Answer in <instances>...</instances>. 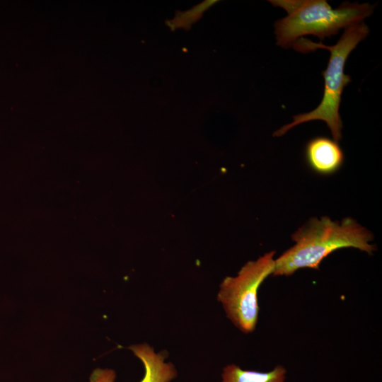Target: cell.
<instances>
[{
  "mask_svg": "<svg viewBox=\"0 0 382 382\" xmlns=\"http://www.w3.org/2000/svg\"><path fill=\"white\" fill-rule=\"evenodd\" d=\"M296 244L275 260L274 276H289L301 268L318 270L320 262L333 251L354 248L372 254L375 246L370 231L351 218L341 224L324 216L313 218L292 235Z\"/></svg>",
  "mask_w": 382,
  "mask_h": 382,
  "instance_id": "1",
  "label": "cell"
},
{
  "mask_svg": "<svg viewBox=\"0 0 382 382\" xmlns=\"http://www.w3.org/2000/svg\"><path fill=\"white\" fill-rule=\"evenodd\" d=\"M369 33L368 26L364 22H360L345 28L337 43L332 46L316 43L305 37L299 38L294 42L291 47L301 53H308L317 49L330 51L327 68L321 73L325 82L323 96L316 108L294 116L291 122L282 127L273 136H282L291 128L304 122L321 120L330 129L334 141L337 142L341 139L342 122L339 112L341 96L344 88L352 81L350 76L344 72L345 65L349 54Z\"/></svg>",
  "mask_w": 382,
  "mask_h": 382,
  "instance_id": "2",
  "label": "cell"
},
{
  "mask_svg": "<svg viewBox=\"0 0 382 382\" xmlns=\"http://www.w3.org/2000/svg\"><path fill=\"white\" fill-rule=\"evenodd\" d=\"M273 6L286 11L287 16L274 23L277 45L291 47L294 42L307 35L323 40L341 29L363 22L371 16L375 5L369 3L342 2L333 8L325 0H272Z\"/></svg>",
  "mask_w": 382,
  "mask_h": 382,
  "instance_id": "3",
  "label": "cell"
},
{
  "mask_svg": "<svg viewBox=\"0 0 382 382\" xmlns=\"http://www.w3.org/2000/svg\"><path fill=\"white\" fill-rule=\"evenodd\" d=\"M274 251L265 253L255 261L248 262L236 277H226L220 284L217 299L228 318L244 333L256 326L259 307L257 291L264 280L273 274Z\"/></svg>",
  "mask_w": 382,
  "mask_h": 382,
  "instance_id": "4",
  "label": "cell"
},
{
  "mask_svg": "<svg viewBox=\"0 0 382 382\" xmlns=\"http://www.w3.org/2000/svg\"><path fill=\"white\" fill-rule=\"evenodd\" d=\"M310 168L320 175H330L337 171L344 161V154L337 142L325 137L311 139L305 149Z\"/></svg>",
  "mask_w": 382,
  "mask_h": 382,
  "instance_id": "5",
  "label": "cell"
},
{
  "mask_svg": "<svg viewBox=\"0 0 382 382\" xmlns=\"http://www.w3.org/2000/svg\"><path fill=\"white\" fill-rule=\"evenodd\" d=\"M129 349L144 364L145 374L140 382H170L177 376L175 366L164 361L165 352L156 354L147 344L132 345Z\"/></svg>",
  "mask_w": 382,
  "mask_h": 382,
  "instance_id": "6",
  "label": "cell"
},
{
  "mask_svg": "<svg viewBox=\"0 0 382 382\" xmlns=\"http://www.w3.org/2000/svg\"><path fill=\"white\" fill-rule=\"evenodd\" d=\"M286 370L277 366L270 371L259 372L241 369L238 366L230 364L224 369L222 382H284Z\"/></svg>",
  "mask_w": 382,
  "mask_h": 382,
  "instance_id": "7",
  "label": "cell"
},
{
  "mask_svg": "<svg viewBox=\"0 0 382 382\" xmlns=\"http://www.w3.org/2000/svg\"><path fill=\"white\" fill-rule=\"evenodd\" d=\"M115 376L112 369L97 368L92 372L89 382H114Z\"/></svg>",
  "mask_w": 382,
  "mask_h": 382,
  "instance_id": "8",
  "label": "cell"
}]
</instances>
